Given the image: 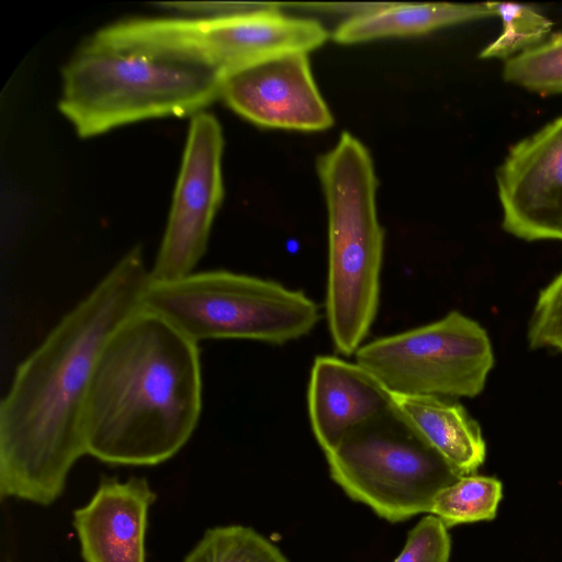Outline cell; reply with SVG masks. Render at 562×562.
<instances>
[{
	"label": "cell",
	"instance_id": "5bb4252c",
	"mask_svg": "<svg viewBox=\"0 0 562 562\" xmlns=\"http://www.w3.org/2000/svg\"><path fill=\"white\" fill-rule=\"evenodd\" d=\"M487 18H495L490 2L380 4L345 20L334 31L333 38L340 44H358L386 37L416 36Z\"/></svg>",
	"mask_w": 562,
	"mask_h": 562
},
{
	"label": "cell",
	"instance_id": "44dd1931",
	"mask_svg": "<svg viewBox=\"0 0 562 562\" xmlns=\"http://www.w3.org/2000/svg\"><path fill=\"white\" fill-rule=\"evenodd\" d=\"M560 351H562V348L560 349Z\"/></svg>",
	"mask_w": 562,
	"mask_h": 562
},
{
	"label": "cell",
	"instance_id": "2e32d148",
	"mask_svg": "<svg viewBox=\"0 0 562 562\" xmlns=\"http://www.w3.org/2000/svg\"><path fill=\"white\" fill-rule=\"evenodd\" d=\"M182 562H289L255 529L241 525L209 528Z\"/></svg>",
	"mask_w": 562,
	"mask_h": 562
},
{
	"label": "cell",
	"instance_id": "52a82bcc",
	"mask_svg": "<svg viewBox=\"0 0 562 562\" xmlns=\"http://www.w3.org/2000/svg\"><path fill=\"white\" fill-rule=\"evenodd\" d=\"M355 356L389 393L447 398L477 396L495 362L485 328L459 311L362 344Z\"/></svg>",
	"mask_w": 562,
	"mask_h": 562
},
{
	"label": "cell",
	"instance_id": "e0dca14e",
	"mask_svg": "<svg viewBox=\"0 0 562 562\" xmlns=\"http://www.w3.org/2000/svg\"><path fill=\"white\" fill-rule=\"evenodd\" d=\"M502 21L501 34L481 52L483 59H509L530 49L551 35L552 22L537 9L512 2H490Z\"/></svg>",
	"mask_w": 562,
	"mask_h": 562
},
{
	"label": "cell",
	"instance_id": "ffe728a7",
	"mask_svg": "<svg viewBox=\"0 0 562 562\" xmlns=\"http://www.w3.org/2000/svg\"><path fill=\"white\" fill-rule=\"evenodd\" d=\"M450 550L448 528L429 514L408 532L404 548L393 562H448Z\"/></svg>",
	"mask_w": 562,
	"mask_h": 562
},
{
	"label": "cell",
	"instance_id": "9a60e30c",
	"mask_svg": "<svg viewBox=\"0 0 562 562\" xmlns=\"http://www.w3.org/2000/svg\"><path fill=\"white\" fill-rule=\"evenodd\" d=\"M503 496V485L495 477L463 475L440 490L429 514L447 528L468 522L492 520Z\"/></svg>",
	"mask_w": 562,
	"mask_h": 562
},
{
	"label": "cell",
	"instance_id": "d6986e66",
	"mask_svg": "<svg viewBox=\"0 0 562 562\" xmlns=\"http://www.w3.org/2000/svg\"><path fill=\"white\" fill-rule=\"evenodd\" d=\"M527 341L531 349L562 348V272L540 291L528 324Z\"/></svg>",
	"mask_w": 562,
	"mask_h": 562
},
{
	"label": "cell",
	"instance_id": "7c38bea8",
	"mask_svg": "<svg viewBox=\"0 0 562 562\" xmlns=\"http://www.w3.org/2000/svg\"><path fill=\"white\" fill-rule=\"evenodd\" d=\"M391 405L390 393L357 362L327 355L314 359L307 411L312 431L324 453L349 430Z\"/></svg>",
	"mask_w": 562,
	"mask_h": 562
},
{
	"label": "cell",
	"instance_id": "5b68a950",
	"mask_svg": "<svg viewBox=\"0 0 562 562\" xmlns=\"http://www.w3.org/2000/svg\"><path fill=\"white\" fill-rule=\"evenodd\" d=\"M142 307L160 315L198 344L246 339L284 345L308 335L321 318L318 305L304 292L228 270L149 282Z\"/></svg>",
	"mask_w": 562,
	"mask_h": 562
},
{
	"label": "cell",
	"instance_id": "30bf717a",
	"mask_svg": "<svg viewBox=\"0 0 562 562\" xmlns=\"http://www.w3.org/2000/svg\"><path fill=\"white\" fill-rule=\"evenodd\" d=\"M220 99L266 128L319 132L334 124L305 53L282 55L223 76Z\"/></svg>",
	"mask_w": 562,
	"mask_h": 562
},
{
	"label": "cell",
	"instance_id": "ba28073f",
	"mask_svg": "<svg viewBox=\"0 0 562 562\" xmlns=\"http://www.w3.org/2000/svg\"><path fill=\"white\" fill-rule=\"evenodd\" d=\"M223 131L202 111L191 117L180 171L149 282H167L192 272L204 256L214 217L224 196Z\"/></svg>",
	"mask_w": 562,
	"mask_h": 562
},
{
	"label": "cell",
	"instance_id": "8992f818",
	"mask_svg": "<svg viewBox=\"0 0 562 562\" xmlns=\"http://www.w3.org/2000/svg\"><path fill=\"white\" fill-rule=\"evenodd\" d=\"M324 454L346 495L390 522L429 514L437 493L460 477L393 403Z\"/></svg>",
	"mask_w": 562,
	"mask_h": 562
},
{
	"label": "cell",
	"instance_id": "ac0fdd59",
	"mask_svg": "<svg viewBox=\"0 0 562 562\" xmlns=\"http://www.w3.org/2000/svg\"><path fill=\"white\" fill-rule=\"evenodd\" d=\"M503 79L526 90L541 93L562 92V32L539 45L505 60Z\"/></svg>",
	"mask_w": 562,
	"mask_h": 562
},
{
	"label": "cell",
	"instance_id": "7a4b0ae2",
	"mask_svg": "<svg viewBox=\"0 0 562 562\" xmlns=\"http://www.w3.org/2000/svg\"><path fill=\"white\" fill-rule=\"evenodd\" d=\"M201 409L199 344L140 307L99 357L83 417L86 454L115 465H157L186 446Z\"/></svg>",
	"mask_w": 562,
	"mask_h": 562
},
{
	"label": "cell",
	"instance_id": "4fadbf2b",
	"mask_svg": "<svg viewBox=\"0 0 562 562\" xmlns=\"http://www.w3.org/2000/svg\"><path fill=\"white\" fill-rule=\"evenodd\" d=\"M393 405L425 441L460 475L473 474L485 461L479 423L452 398L390 393Z\"/></svg>",
	"mask_w": 562,
	"mask_h": 562
},
{
	"label": "cell",
	"instance_id": "3957f363",
	"mask_svg": "<svg viewBox=\"0 0 562 562\" xmlns=\"http://www.w3.org/2000/svg\"><path fill=\"white\" fill-rule=\"evenodd\" d=\"M327 212L325 313L335 350L355 355L378 314L384 231L369 149L349 132L316 160Z\"/></svg>",
	"mask_w": 562,
	"mask_h": 562
},
{
	"label": "cell",
	"instance_id": "6da1fadb",
	"mask_svg": "<svg viewBox=\"0 0 562 562\" xmlns=\"http://www.w3.org/2000/svg\"><path fill=\"white\" fill-rule=\"evenodd\" d=\"M148 283L135 245L20 363L0 405L1 498L49 505L61 495L86 454L85 409L101 351L142 307Z\"/></svg>",
	"mask_w": 562,
	"mask_h": 562
},
{
	"label": "cell",
	"instance_id": "277c9868",
	"mask_svg": "<svg viewBox=\"0 0 562 562\" xmlns=\"http://www.w3.org/2000/svg\"><path fill=\"white\" fill-rule=\"evenodd\" d=\"M222 79L189 60L86 43L63 68L58 109L90 138L148 119L192 117L220 99Z\"/></svg>",
	"mask_w": 562,
	"mask_h": 562
},
{
	"label": "cell",
	"instance_id": "9c48e42d",
	"mask_svg": "<svg viewBox=\"0 0 562 562\" xmlns=\"http://www.w3.org/2000/svg\"><path fill=\"white\" fill-rule=\"evenodd\" d=\"M496 184L508 234L562 240V116L509 149Z\"/></svg>",
	"mask_w": 562,
	"mask_h": 562
},
{
	"label": "cell",
	"instance_id": "8fae6325",
	"mask_svg": "<svg viewBox=\"0 0 562 562\" xmlns=\"http://www.w3.org/2000/svg\"><path fill=\"white\" fill-rule=\"evenodd\" d=\"M156 497L145 477L102 480L72 514L83 561L146 562L148 513Z\"/></svg>",
	"mask_w": 562,
	"mask_h": 562
}]
</instances>
